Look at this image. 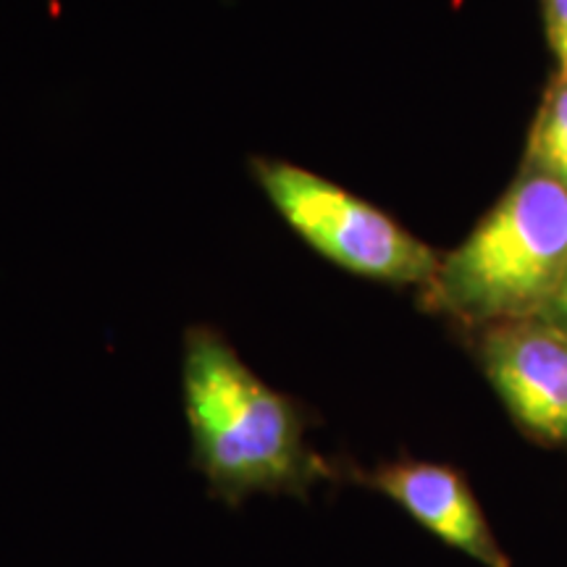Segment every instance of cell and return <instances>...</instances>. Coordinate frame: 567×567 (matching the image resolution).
Returning <instances> with one entry per match:
<instances>
[{"label": "cell", "mask_w": 567, "mask_h": 567, "mask_svg": "<svg viewBox=\"0 0 567 567\" xmlns=\"http://www.w3.org/2000/svg\"><path fill=\"white\" fill-rule=\"evenodd\" d=\"M363 484L402 507L417 526L450 549L463 551L481 567H509L507 551L496 542L476 494L455 467L400 460L360 476Z\"/></svg>", "instance_id": "cell-5"}, {"label": "cell", "mask_w": 567, "mask_h": 567, "mask_svg": "<svg viewBox=\"0 0 567 567\" xmlns=\"http://www.w3.org/2000/svg\"><path fill=\"white\" fill-rule=\"evenodd\" d=\"M250 174L284 224L326 260L354 276L386 284L434 279L442 260L405 226L337 182L297 163L252 155Z\"/></svg>", "instance_id": "cell-3"}, {"label": "cell", "mask_w": 567, "mask_h": 567, "mask_svg": "<svg viewBox=\"0 0 567 567\" xmlns=\"http://www.w3.org/2000/svg\"><path fill=\"white\" fill-rule=\"evenodd\" d=\"M182 405L193 467L226 507H239L255 494L305 502L334 476L308 439V408L266 384L208 323L184 331Z\"/></svg>", "instance_id": "cell-1"}, {"label": "cell", "mask_w": 567, "mask_h": 567, "mask_svg": "<svg viewBox=\"0 0 567 567\" xmlns=\"http://www.w3.org/2000/svg\"><path fill=\"white\" fill-rule=\"evenodd\" d=\"M557 308H559V313H563V318L567 321V284H565V289L563 292H559V297H557Z\"/></svg>", "instance_id": "cell-8"}, {"label": "cell", "mask_w": 567, "mask_h": 567, "mask_svg": "<svg viewBox=\"0 0 567 567\" xmlns=\"http://www.w3.org/2000/svg\"><path fill=\"white\" fill-rule=\"evenodd\" d=\"M547 24L551 48H555L559 66H563V76H567V0H549Z\"/></svg>", "instance_id": "cell-7"}, {"label": "cell", "mask_w": 567, "mask_h": 567, "mask_svg": "<svg viewBox=\"0 0 567 567\" xmlns=\"http://www.w3.org/2000/svg\"><path fill=\"white\" fill-rule=\"evenodd\" d=\"M530 155L542 174L567 187V76L557 82V87L544 101L534 142H530Z\"/></svg>", "instance_id": "cell-6"}, {"label": "cell", "mask_w": 567, "mask_h": 567, "mask_svg": "<svg viewBox=\"0 0 567 567\" xmlns=\"http://www.w3.org/2000/svg\"><path fill=\"white\" fill-rule=\"evenodd\" d=\"M567 284V187L526 176L439 264L425 302L467 323L526 321Z\"/></svg>", "instance_id": "cell-2"}, {"label": "cell", "mask_w": 567, "mask_h": 567, "mask_svg": "<svg viewBox=\"0 0 567 567\" xmlns=\"http://www.w3.org/2000/svg\"><path fill=\"white\" fill-rule=\"evenodd\" d=\"M481 363L509 415L544 442L567 444V331L551 323L494 326Z\"/></svg>", "instance_id": "cell-4"}]
</instances>
